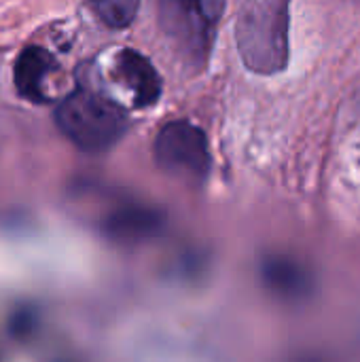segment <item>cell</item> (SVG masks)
I'll return each instance as SVG.
<instances>
[{
    "mask_svg": "<svg viewBox=\"0 0 360 362\" xmlns=\"http://www.w3.org/2000/svg\"><path fill=\"white\" fill-rule=\"evenodd\" d=\"M291 0H242L236 42L244 66L257 74H278L289 66Z\"/></svg>",
    "mask_w": 360,
    "mask_h": 362,
    "instance_id": "obj_1",
    "label": "cell"
},
{
    "mask_svg": "<svg viewBox=\"0 0 360 362\" xmlns=\"http://www.w3.org/2000/svg\"><path fill=\"white\" fill-rule=\"evenodd\" d=\"M55 123L74 146L87 153L110 148L129 127L127 112L89 87H79L59 102Z\"/></svg>",
    "mask_w": 360,
    "mask_h": 362,
    "instance_id": "obj_2",
    "label": "cell"
},
{
    "mask_svg": "<svg viewBox=\"0 0 360 362\" xmlns=\"http://www.w3.org/2000/svg\"><path fill=\"white\" fill-rule=\"evenodd\" d=\"M225 0H159V23L178 59L202 70L208 64Z\"/></svg>",
    "mask_w": 360,
    "mask_h": 362,
    "instance_id": "obj_3",
    "label": "cell"
},
{
    "mask_svg": "<svg viewBox=\"0 0 360 362\" xmlns=\"http://www.w3.org/2000/svg\"><path fill=\"white\" fill-rule=\"evenodd\" d=\"M155 161L157 165L185 182L199 185L210 172V148L202 127L191 121L178 119L163 125L155 138Z\"/></svg>",
    "mask_w": 360,
    "mask_h": 362,
    "instance_id": "obj_4",
    "label": "cell"
},
{
    "mask_svg": "<svg viewBox=\"0 0 360 362\" xmlns=\"http://www.w3.org/2000/svg\"><path fill=\"white\" fill-rule=\"evenodd\" d=\"M57 72H59V64L55 62V57L47 49L32 45L25 47L15 59L13 83L21 98L34 104H45L53 98L49 87H51V78Z\"/></svg>",
    "mask_w": 360,
    "mask_h": 362,
    "instance_id": "obj_5",
    "label": "cell"
},
{
    "mask_svg": "<svg viewBox=\"0 0 360 362\" xmlns=\"http://www.w3.org/2000/svg\"><path fill=\"white\" fill-rule=\"evenodd\" d=\"M166 225L163 214L157 208L127 202L110 210L102 218V231L121 244H136L155 238Z\"/></svg>",
    "mask_w": 360,
    "mask_h": 362,
    "instance_id": "obj_6",
    "label": "cell"
},
{
    "mask_svg": "<svg viewBox=\"0 0 360 362\" xmlns=\"http://www.w3.org/2000/svg\"><path fill=\"white\" fill-rule=\"evenodd\" d=\"M115 76L123 83V87L132 93L134 106L149 108L159 102L161 98V76L151 64L136 49H121L115 57Z\"/></svg>",
    "mask_w": 360,
    "mask_h": 362,
    "instance_id": "obj_7",
    "label": "cell"
},
{
    "mask_svg": "<svg viewBox=\"0 0 360 362\" xmlns=\"http://www.w3.org/2000/svg\"><path fill=\"white\" fill-rule=\"evenodd\" d=\"M261 280L263 284L282 299L299 301L306 299L314 288V278L310 269L289 255H267L261 261Z\"/></svg>",
    "mask_w": 360,
    "mask_h": 362,
    "instance_id": "obj_8",
    "label": "cell"
},
{
    "mask_svg": "<svg viewBox=\"0 0 360 362\" xmlns=\"http://www.w3.org/2000/svg\"><path fill=\"white\" fill-rule=\"evenodd\" d=\"M89 4L100 21L115 30L127 28L140 8V0H89Z\"/></svg>",
    "mask_w": 360,
    "mask_h": 362,
    "instance_id": "obj_9",
    "label": "cell"
}]
</instances>
